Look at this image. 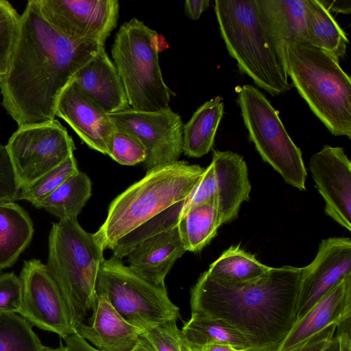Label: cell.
I'll return each instance as SVG.
<instances>
[{
	"label": "cell",
	"mask_w": 351,
	"mask_h": 351,
	"mask_svg": "<svg viewBox=\"0 0 351 351\" xmlns=\"http://www.w3.org/2000/svg\"><path fill=\"white\" fill-rule=\"evenodd\" d=\"M271 267L259 262L256 257L240 247L232 245L212 263L208 273L228 281L241 282L257 279Z\"/></svg>",
	"instance_id": "29"
},
{
	"label": "cell",
	"mask_w": 351,
	"mask_h": 351,
	"mask_svg": "<svg viewBox=\"0 0 351 351\" xmlns=\"http://www.w3.org/2000/svg\"><path fill=\"white\" fill-rule=\"evenodd\" d=\"M205 168L176 161L147 170L145 176L110 203L106 219L93 234L104 250H112L123 237L186 199Z\"/></svg>",
	"instance_id": "4"
},
{
	"label": "cell",
	"mask_w": 351,
	"mask_h": 351,
	"mask_svg": "<svg viewBox=\"0 0 351 351\" xmlns=\"http://www.w3.org/2000/svg\"><path fill=\"white\" fill-rule=\"evenodd\" d=\"M20 185L5 145H0V202L17 200Z\"/></svg>",
	"instance_id": "37"
},
{
	"label": "cell",
	"mask_w": 351,
	"mask_h": 351,
	"mask_svg": "<svg viewBox=\"0 0 351 351\" xmlns=\"http://www.w3.org/2000/svg\"><path fill=\"white\" fill-rule=\"evenodd\" d=\"M215 11L227 50L241 72L271 96L293 87L288 80L283 42L258 0H216Z\"/></svg>",
	"instance_id": "3"
},
{
	"label": "cell",
	"mask_w": 351,
	"mask_h": 351,
	"mask_svg": "<svg viewBox=\"0 0 351 351\" xmlns=\"http://www.w3.org/2000/svg\"><path fill=\"white\" fill-rule=\"evenodd\" d=\"M22 305V285L14 273L0 275V313H19Z\"/></svg>",
	"instance_id": "36"
},
{
	"label": "cell",
	"mask_w": 351,
	"mask_h": 351,
	"mask_svg": "<svg viewBox=\"0 0 351 351\" xmlns=\"http://www.w3.org/2000/svg\"><path fill=\"white\" fill-rule=\"evenodd\" d=\"M322 351H340V341L337 334L332 337L331 341Z\"/></svg>",
	"instance_id": "46"
},
{
	"label": "cell",
	"mask_w": 351,
	"mask_h": 351,
	"mask_svg": "<svg viewBox=\"0 0 351 351\" xmlns=\"http://www.w3.org/2000/svg\"><path fill=\"white\" fill-rule=\"evenodd\" d=\"M337 335L340 341V351H351L350 318L341 324Z\"/></svg>",
	"instance_id": "43"
},
{
	"label": "cell",
	"mask_w": 351,
	"mask_h": 351,
	"mask_svg": "<svg viewBox=\"0 0 351 351\" xmlns=\"http://www.w3.org/2000/svg\"><path fill=\"white\" fill-rule=\"evenodd\" d=\"M78 171L76 160L72 154L60 165L21 190L17 200H26L38 208L43 199Z\"/></svg>",
	"instance_id": "32"
},
{
	"label": "cell",
	"mask_w": 351,
	"mask_h": 351,
	"mask_svg": "<svg viewBox=\"0 0 351 351\" xmlns=\"http://www.w3.org/2000/svg\"><path fill=\"white\" fill-rule=\"evenodd\" d=\"M309 168L326 215L351 231V161L343 148L324 145L311 156Z\"/></svg>",
	"instance_id": "15"
},
{
	"label": "cell",
	"mask_w": 351,
	"mask_h": 351,
	"mask_svg": "<svg viewBox=\"0 0 351 351\" xmlns=\"http://www.w3.org/2000/svg\"><path fill=\"white\" fill-rule=\"evenodd\" d=\"M102 46L60 34L36 1H28L8 70L0 82L2 105L18 126L56 119L62 92Z\"/></svg>",
	"instance_id": "1"
},
{
	"label": "cell",
	"mask_w": 351,
	"mask_h": 351,
	"mask_svg": "<svg viewBox=\"0 0 351 351\" xmlns=\"http://www.w3.org/2000/svg\"><path fill=\"white\" fill-rule=\"evenodd\" d=\"M65 345L71 351H99L93 347L88 342L73 333L64 339Z\"/></svg>",
	"instance_id": "41"
},
{
	"label": "cell",
	"mask_w": 351,
	"mask_h": 351,
	"mask_svg": "<svg viewBox=\"0 0 351 351\" xmlns=\"http://www.w3.org/2000/svg\"><path fill=\"white\" fill-rule=\"evenodd\" d=\"M187 346L217 343L232 346L241 351H261L253 339L224 321L191 313L181 328Z\"/></svg>",
	"instance_id": "22"
},
{
	"label": "cell",
	"mask_w": 351,
	"mask_h": 351,
	"mask_svg": "<svg viewBox=\"0 0 351 351\" xmlns=\"http://www.w3.org/2000/svg\"><path fill=\"white\" fill-rule=\"evenodd\" d=\"M40 351H71V350L66 345L60 346V347L56 348H53L47 347V346L43 345Z\"/></svg>",
	"instance_id": "47"
},
{
	"label": "cell",
	"mask_w": 351,
	"mask_h": 351,
	"mask_svg": "<svg viewBox=\"0 0 351 351\" xmlns=\"http://www.w3.org/2000/svg\"><path fill=\"white\" fill-rule=\"evenodd\" d=\"M73 80L108 114L130 108L122 81L104 46L77 72Z\"/></svg>",
	"instance_id": "20"
},
{
	"label": "cell",
	"mask_w": 351,
	"mask_h": 351,
	"mask_svg": "<svg viewBox=\"0 0 351 351\" xmlns=\"http://www.w3.org/2000/svg\"><path fill=\"white\" fill-rule=\"evenodd\" d=\"M158 33L136 18L121 25L111 49L130 108L157 111L169 107L175 94L165 84L159 64Z\"/></svg>",
	"instance_id": "7"
},
{
	"label": "cell",
	"mask_w": 351,
	"mask_h": 351,
	"mask_svg": "<svg viewBox=\"0 0 351 351\" xmlns=\"http://www.w3.org/2000/svg\"><path fill=\"white\" fill-rule=\"evenodd\" d=\"M209 5V0H187L185 2V11L191 19L197 20Z\"/></svg>",
	"instance_id": "40"
},
{
	"label": "cell",
	"mask_w": 351,
	"mask_h": 351,
	"mask_svg": "<svg viewBox=\"0 0 351 351\" xmlns=\"http://www.w3.org/2000/svg\"><path fill=\"white\" fill-rule=\"evenodd\" d=\"M91 195L90 179L79 171L43 199L38 208H44L60 220L77 218Z\"/></svg>",
	"instance_id": "27"
},
{
	"label": "cell",
	"mask_w": 351,
	"mask_h": 351,
	"mask_svg": "<svg viewBox=\"0 0 351 351\" xmlns=\"http://www.w3.org/2000/svg\"><path fill=\"white\" fill-rule=\"evenodd\" d=\"M41 13L60 34L75 41L104 45L119 19L117 0H36Z\"/></svg>",
	"instance_id": "12"
},
{
	"label": "cell",
	"mask_w": 351,
	"mask_h": 351,
	"mask_svg": "<svg viewBox=\"0 0 351 351\" xmlns=\"http://www.w3.org/2000/svg\"><path fill=\"white\" fill-rule=\"evenodd\" d=\"M302 267H272L260 278L232 282L202 273L191 289V312L221 319L276 351L295 322Z\"/></svg>",
	"instance_id": "2"
},
{
	"label": "cell",
	"mask_w": 351,
	"mask_h": 351,
	"mask_svg": "<svg viewBox=\"0 0 351 351\" xmlns=\"http://www.w3.org/2000/svg\"><path fill=\"white\" fill-rule=\"evenodd\" d=\"M56 114L64 120L89 147L108 155L116 125L110 115L73 80L59 97Z\"/></svg>",
	"instance_id": "16"
},
{
	"label": "cell",
	"mask_w": 351,
	"mask_h": 351,
	"mask_svg": "<svg viewBox=\"0 0 351 351\" xmlns=\"http://www.w3.org/2000/svg\"><path fill=\"white\" fill-rule=\"evenodd\" d=\"M114 124L137 138L146 149L147 170L178 160L182 152L184 124L169 106L157 111L130 108L109 114Z\"/></svg>",
	"instance_id": "11"
},
{
	"label": "cell",
	"mask_w": 351,
	"mask_h": 351,
	"mask_svg": "<svg viewBox=\"0 0 351 351\" xmlns=\"http://www.w3.org/2000/svg\"><path fill=\"white\" fill-rule=\"evenodd\" d=\"M91 310L88 324L76 328L80 337L99 351H130L135 346L143 330L126 321L104 294H97Z\"/></svg>",
	"instance_id": "18"
},
{
	"label": "cell",
	"mask_w": 351,
	"mask_h": 351,
	"mask_svg": "<svg viewBox=\"0 0 351 351\" xmlns=\"http://www.w3.org/2000/svg\"><path fill=\"white\" fill-rule=\"evenodd\" d=\"M304 42L325 50L339 60L349 43L346 34L319 0H305Z\"/></svg>",
	"instance_id": "25"
},
{
	"label": "cell",
	"mask_w": 351,
	"mask_h": 351,
	"mask_svg": "<svg viewBox=\"0 0 351 351\" xmlns=\"http://www.w3.org/2000/svg\"><path fill=\"white\" fill-rule=\"evenodd\" d=\"M337 326L332 324L316 333L303 343L288 351H322L335 336Z\"/></svg>",
	"instance_id": "39"
},
{
	"label": "cell",
	"mask_w": 351,
	"mask_h": 351,
	"mask_svg": "<svg viewBox=\"0 0 351 351\" xmlns=\"http://www.w3.org/2000/svg\"><path fill=\"white\" fill-rule=\"evenodd\" d=\"M19 278L22 285L20 315L32 325L63 339L75 333L62 295L46 265L36 258L25 261Z\"/></svg>",
	"instance_id": "13"
},
{
	"label": "cell",
	"mask_w": 351,
	"mask_h": 351,
	"mask_svg": "<svg viewBox=\"0 0 351 351\" xmlns=\"http://www.w3.org/2000/svg\"><path fill=\"white\" fill-rule=\"evenodd\" d=\"M108 155L123 165L143 163L147 158L146 149L141 142L117 125L110 141Z\"/></svg>",
	"instance_id": "34"
},
{
	"label": "cell",
	"mask_w": 351,
	"mask_h": 351,
	"mask_svg": "<svg viewBox=\"0 0 351 351\" xmlns=\"http://www.w3.org/2000/svg\"><path fill=\"white\" fill-rule=\"evenodd\" d=\"M156 351H188L176 320L167 321L143 330L141 333Z\"/></svg>",
	"instance_id": "35"
},
{
	"label": "cell",
	"mask_w": 351,
	"mask_h": 351,
	"mask_svg": "<svg viewBox=\"0 0 351 351\" xmlns=\"http://www.w3.org/2000/svg\"><path fill=\"white\" fill-rule=\"evenodd\" d=\"M269 23L282 41L306 37L305 0H258Z\"/></svg>",
	"instance_id": "28"
},
{
	"label": "cell",
	"mask_w": 351,
	"mask_h": 351,
	"mask_svg": "<svg viewBox=\"0 0 351 351\" xmlns=\"http://www.w3.org/2000/svg\"><path fill=\"white\" fill-rule=\"evenodd\" d=\"M189 351H241L232 346L224 344L210 343L200 346H187Z\"/></svg>",
	"instance_id": "44"
},
{
	"label": "cell",
	"mask_w": 351,
	"mask_h": 351,
	"mask_svg": "<svg viewBox=\"0 0 351 351\" xmlns=\"http://www.w3.org/2000/svg\"><path fill=\"white\" fill-rule=\"evenodd\" d=\"M287 73L312 112L334 136L351 137V78L339 59L305 42H283Z\"/></svg>",
	"instance_id": "5"
},
{
	"label": "cell",
	"mask_w": 351,
	"mask_h": 351,
	"mask_svg": "<svg viewBox=\"0 0 351 351\" xmlns=\"http://www.w3.org/2000/svg\"><path fill=\"white\" fill-rule=\"evenodd\" d=\"M217 186V207L221 225L237 217L241 204L248 201L251 184L243 157L232 151L214 150L210 162Z\"/></svg>",
	"instance_id": "21"
},
{
	"label": "cell",
	"mask_w": 351,
	"mask_h": 351,
	"mask_svg": "<svg viewBox=\"0 0 351 351\" xmlns=\"http://www.w3.org/2000/svg\"><path fill=\"white\" fill-rule=\"evenodd\" d=\"M101 293L126 321L143 330L180 317L165 286L142 278L113 256L104 259L99 270L96 294Z\"/></svg>",
	"instance_id": "9"
},
{
	"label": "cell",
	"mask_w": 351,
	"mask_h": 351,
	"mask_svg": "<svg viewBox=\"0 0 351 351\" xmlns=\"http://www.w3.org/2000/svg\"><path fill=\"white\" fill-rule=\"evenodd\" d=\"M46 267L58 286L75 328L84 322L96 300V282L104 249L77 218L53 223Z\"/></svg>",
	"instance_id": "6"
},
{
	"label": "cell",
	"mask_w": 351,
	"mask_h": 351,
	"mask_svg": "<svg viewBox=\"0 0 351 351\" xmlns=\"http://www.w3.org/2000/svg\"><path fill=\"white\" fill-rule=\"evenodd\" d=\"M189 351V350H188Z\"/></svg>",
	"instance_id": "48"
},
{
	"label": "cell",
	"mask_w": 351,
	"mask_h": 351,
	"mask_svg": "<svg viewBox=\"0 0 351 351\" xmlns=\"http://www.w3.org/2000/svg\"><path fill=\"white\" fill-rule=\"evenodd\" d=\"M21 14L8 1L0 0V82L9 68L18 38Z\"/></svg>",
	"instance_id": "33"
},
{
	"label": "cell",
	"mask_w": 351,
	"mask_h": 351,
	"mask_svg": "<svg viewBox=\"0 0 351 351\" xmlns=\"http://www.w3.org/2000/svg\"><path fill=\"white\" fill-rule=\"evenodd\" d=\"M185 199L181 201L121 238L112 250V256L123 259L138 243L178 225Z\"/></svg>",
	"instance_id": "31"
},
{
	"label": "cell",
	"mask_w": 351,
	"mask_h": 351,
	"mask_svg": "<svg viewBox=\"0 0 351 351\" xmlns=\"http://www.w3.org/2000/svg\"><path fill=\"white\" fill-rule=\"evenodd\" d=\"M221 226L217 199L214 197L182 215L177 227L186 251L198 252L215 237Z\"/></svg>",
	"instance_id": "26"
},
{
	"label": "cell",
	"mask_w": 351,
	"mask_h": 351,
	"mask_svg": "<svg viewBox=\"0 0 351 351\" xmlns=\"http://www.w3.org/2000/svg\"><path fill=\"white\" fill-rule=\"evenodd\" d=\"M351 317V275L333 287L302 318L295 322L276 351H288L326 328Z\"/></svg>",
	"instance_id": "17"
},
{
	"label": "cell",
	"mask_w": 351,
	"mask_h": 351,
	"mask_svg": "<svg viewBox=\"0 0 351 351\" xmlns=\"http://www.w3.org/2000/svg\"><path fill=\"white\" fill-rule=\"evenodd\" d=\"M323 6L329 12L350 14L351 12L350 0H319Z\"/></svg>",
	"instance_id": "42"
},
{
	"label": "cell",
	"mask_w": 351,
	"mask_h": 351,
	"mask_svg": "<svg viewBox=\"0 0 351 351\" xmlns=\"http://www.w3.org/2000/svg\"><path fill=\"white\" fill-rule=\"evenodd\" d=\"M130 351H156V350L145 337L141 335L135 346Z\"/></svg>",
	"instance_id": "45"
},
{
	"label": "cell",
	"mask_w": 351,
	"mask_h": 351,
	"mask_svg": "<svg viewBox=\"0 0 351 351\" xmlns=\"http://www.w3.org/2000/svg\"><path fill=\"white\" fill-rule=\"evenodd\" d=\"M186 250L177 226L143 240L126 254L128 267L142 278L158 286Z\"/></svg>",
	"instance_id": "19"
},
{
	"label": "cell",
	"mask_w": 351,
	"mask_h": 351,
	"mask_svg": "<svg viewBox=\"0 0 351 351\" xmlns=\"http://www.w3.org/2000/svg\"><path fill=\"white\" fill-rule=\"evenodd\" d=\"M351 275V239H322L314 260L302 267L295 322L302 318L333 287Z\"/></svg>",
	"instance_id": "14"
},
{
	"label": "cell",
	"mask_w": 351,
	"mask_h": 351,
	"mask_svg": "<svg viewBox=\"0 0 351 351\" xmlns=\"http://www.w3.org/2000/svg\"><path fill=\"white\" fill-rule=\"evenodd\" d=\"M217 186L216 178L213 166L210 163L205 168L204 174L195 188L185 199L180 217L192 208L214 197H217Z\"/></svg>",
	"instance_id": "38"
},
{
	"label": "cell",
	"mask_w": 351,
	"mask_h": 351,
	"mask_svg": "<svg viewBox=\"0 0 351 351\" xmlns=\"http://www.w3.org/2000/svg\"><path fill=\"white\" fill-rule=\"evenodd\" d=\"M32 324L18 313H0V351H40Z\"/></svg>",
	"instance_id": "30"
},
{
	"label": "cell",
	"mask_w": 351,
	"mask_h": 351,
	"mask_svg": "<svg viewBox=\"0 0 351 351\" xmlns=\"http://www.w3.org/2000/svg\"><path fill=\"white\" fill-rule=\"evenodd\" d=\"M5 146L21 190L60 165L75 149L66 129L56 119L19 127Z\"/></svg>",
	"instance_id": "10"
},
{
	"label": "cell",
	"mask_w": 351,
	"mask_h": 351,
	"mask_svg": "<svg viewBox=\"0 0 351 351\" xmlns=\"http://www.w3.org/2000/svg\"><path fill=\"white\" fill-rule=\"evenodd\" d=\"M33 223L14 202H0V270L10 267L30 243Z\"/></svg>",
	"instance_id": "23"
},
{
	"label": "cell",
	"mask_w": 351,
	"mask_h": 351,
	"mask_svg": "<svg viewBox=\"0 0 351 351\" xmlns=\"http://www.w3.org/2000/svg\"><path fill=\"white\" fill-rule=\"evenodd\" d=\"M223 114V102L217 96L202 105L184 125L182 152L200 158L213 147L215 134Z\"/></svg>",
	"instance_id": "24"
},
{
	"label": "cell",
	"mask_w": 351,
	"mask_h": 351,
	"mask_svg": "<svg viewBox=\"0 0 351 351\" xmlns=\"http://www.w3.org/2000/svg\"><path fill=\"white\" fill-rule=\"evenodd\" d=\"M237 93V101L250 140L262 159L287 184L305 191L307 173L302 152L288 134L278 112L262 92L250 84L239 87Z\"/></svg>",
	"instance_id": "8"
}]
</instances>
